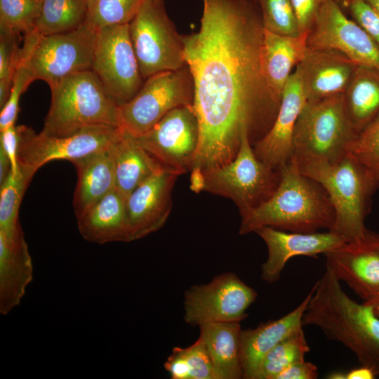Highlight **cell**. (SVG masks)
<instances>
[{"label":"cell","instance_id":"1","mask_svg":"<svg viewBox=\"0 0 379 379\" xmlns=\"http://www.w3.org/2000/svg\"><path fill=\"white\" fill-rule=\"evenodd\" d=\"M203 4L199 31L182 39L199 124L192 168L206 171L234 159L244 132L253 146L261 139L273 125L281 100L262 74L264 27L255 0Z\"/></svg>","mask_w":379,"mask_h":379},{"label":"cell","instance_id":"2","mask_svg":"<svg viewBox=\"0 0 379 379\" xmlns=\"http://www.w3.org/2000/svg\"><path fill=\"white\" fill-rule=\"evenodd\" d=\"M302 324L318 327L328 339L353 352L361 365L379 375V319L370 305L352 299L326 266L312 288Z\"/></svg>","mask_w":379,"mask_h":379},{"label":"cell","instance_id":"3","mask_svg":"<svg viewBox=\"0 0 379 379\" xmlns=\"http://www.w3.org/2000/svg\"><path fill=\"white\" fill-rule=\"evenodd\" d=\"M279 171L277 189L267 200L241 216L239 233L255 232L263 227L302 233L329 230L335 212L324 188L302 173L293 158Z\"/></svg>","mask_w":379,"mask_h":379},{"label":"cell","instance_id":"4","mask_svg":"<svg viewBox=\"0 0 379 379\" xmlns=\"http://www.w3.org/2000/svg\"><path fill=\"white\" fill-rule=\"evenodd\" d=\"M299 168L324 188L331 201L335 220L329 231L343 237L347 241L361 238L367 232L365 218L371 197L379 185L373 173L347 154L333 163L311 164Z\"/></svg>","mask_w":379,"mask_h":379},{"label":"cell","instance_id":"5","mask_svg":"<svg viewBox=\"0 0 379 379\" xmlns=\"http://www.w3.org/2000/svg\"><path fill=\"white\" fill-rule=\"evenodd\" d=\"M41 132L63 136L94 126L121 127L119 106L92 70L72 74L52 86Z\"/></svg>","mask_w":379,"mask_h":379},{"label":"cell","instance_id":"6","mask_svg":"<svg viewBox=\"0 0 379 379\" xmlns=\"http://www.w3.org/2000/svg\"><path fill=\"white\" fill-rule=\"evenodd\" d=\"M345 110L343 93L306 102L293 135V156L299 166L333 163L357 138Z\"/></svg>","mask_w":379,"mask_h":379},{"label":"cell","instance_id":"7","mask_svg":"<svg viewBox=\"0 0 379 379\" xmlns=\"http://www.w3.org/2000/svg\"><path fill=\"white\" fill-rule=\"evenodd\" d=\"M96 36L97 30L86 22L74 30L51 35L33 29L24 35L21 62L36 80L51 88L72 74L92 70Z\"/></svg>","mask_w":379,"mask_h":379},{"label":"cell","instance_id":"8","mask_svg":"<svg viewBox=\"0 0 379 379\" xmlns=\"http://www.w3.org/2000/svg\"><path fill=\"white\" fill-rule=\"evenodd\" d=\"M203 171L204 191L232 200L241 216L267 200L280 180V171L257 157L246 131L233 159Z\"/></svg>","mask_w":379,"mask_h":379},{"label":"cell","instance_id":"9","mask_svg":"<svg viewBox=\"0 0 379 379\" xmlns=\"http://www.w3.org/2000/svg\"><path fill=\"white\" fill-rule=\"evenodd\" d=\"M164 2L144 0L129 23L131 42L144 80L186 65L182 35L167 15Z\"/></svg>","mask_w":379,"mask_h":379},{"label":"cell","instance_id":"10","mask_svg":"<svg viewBox=\"0 0 379 379\" xmlns=\"http://www.w3.org/2000/svg\"><path fill=\"white\" fill-rule=\"evenodd\" d=\"M194 102V82L185 66L146 79L135 95L119 106L121 128L135 137L152 128L172 109Z\"/></svg>","mask_w":379,"mask_h":379},{"label":"cell","instance_id":"11","mask_svg":"<svg viewBox=\"0 0 379 379\" xmlns=\"http://www.w3.org/2000/svg\"><path fill=\"white\" fill-rule=\"evenodd\" d=\"M122 128L94 126L68 135L36 133L26 126H20L18 152L19 168L32 175L45 164L56 159L72 163L110 146Z\"/></svg>","mask_w":379,"mask_h":379},{"label":"cell","instance_id":"12","mask_svg":"<svg viewBox=\"0 0 379 379\" xmlns=\"http://www.w3.org/2000/svg\"><path fill=\"white\" fill-rule=\"evenodd\" d=\"M92 71L119 106L138 92L145 80L131 42L129 24L97 30Z\"/></svg>","mask_w":379,"mask_h":379},{"label":"cell","instance_id":"13","mask_svg":"<svg viewBox=\"0 0 379 379\" xmlns=\"http://www.w3.org/2000/svg\"><path fill=\"white\" fill-rule=\"evenodd\" d=\"M257 292L237 274L225 272L208 284L194 285L184 295V319L192 326L214 322H241Z\"/></svg>","mask_w":379,"mask_h":379},{"label":"cell","instance_id":"14","mask_svg":"<svg viewBox=\"0 0 379 379\" xmlns=\"http://www.w3.org/2000/svg\"><path fill=\"white\" fill-rule=\"evenodd\" d=\"M136 138L163 168L179 175L190 171L199 142V124L193 105L172 109Z\"/></svg>","mask_w":379,"mask_h":379},{"label":"cell","instance_id":"15","mask_svg":"<svg viewBox=\"0 0 379 379\" xmlns=\"http://www.w3.org/2000/svg\"><path fill=\"white\" fill-rule=\"evenodd\" d=\"M307 46L340 52L357 65L379 70V46L334 0H327L308 33Z\"/></svg>","mask_w":379,"mask_h":379},{"label":"cell","instance_id":"16","mask_svg":"<svg viewBox=\"0 0 379 379\" xmlns=\"http://www.w3.org/2000/svg\"><path fill=\"white\" fill-rule=\"evenodd\" d=\"M324 255L326 266L363 302L379 295V234L367 230L361 238L347 241Z\"/></svg>","mask_w":379,"mask_h":379},{"label":"cell","instance_id":"17","mask_svg":"<svg viewBox=\"0 0 379 379\" xmlns=\"http://www.w3.org/2000/svg\"><path fill=\"white\" fill-rule=\"evenodd\" d=\"M179 174L162 168L137 187L126 199L129 241L161 229L172 209V191Z\"/></svg>","mask_w":379,"mask_h":379},{"label":"cell","instance_id":"18","mask_svg":"<svg viewBox=\"0 0 379 379\" xmlns=\"http://www.w3.org/2000/svg\"><path fill=\"white\" fill-rule=\"evenodd\" d=\"M265 241L267 257L261 265V278L272 284L281 277L287 262L293 257L317 258L342 246L347 240L331 231L326 232H292L263 227L255 232Z\"/></svg>","mask_w":379,"mask_h":379},{"label":"cell","instance_id":"19","mask_svg":"<svg viewBox=\"0 0 379 379\" xmlns=\"http://www.w3.org/2000/svg\"><path fill=\"white\" fill-rule=\"evenodd\" d=\"M306 102L300 73L296 67L283 89L273 125L253 146L260 161L279 171L290 161L294 128Z\"/></svg>","mask_w":379,"mask_h":379},{"label":"cell","instance_id":"20","mask_svg":"<svg viewBox=\"0 0 379 379\" xmlns=\"http://www.w3.org/2000/svg\"><path fill=\"white\" fill-rule=\"evenodd\" d=\"M357 66L338 51L307 46L297 65L307 102L343 93Z\"/></svg>","mask_w":379,"mask_h":379},{"label":"cell","instance_id":"21","mask_svg":"<svg viewBox=\"0 0 379 379\" xmlns=\"http://www.w3.org/2000/svg\"><path fill=\"white\" fill-rule=\"evenodd\" d=\"M311 294L312 290L297 307L282 317L241 331L240 353L243 378L255 379L265 355L281 341L302 328V317Z\"/></svg>","mask_w":379,"mask_h":379},{"label":"cell","instance_id":"22","mask_svg":"<svg viewBox=\"0 0 379 379\" xmlns=\"http://www.w3.org/2000/svg\"><path fill=\"white\" fill-rule=\"evenodd\" d=\"M33 279V265L22 231L8 238L0 233V312L18 307Z\"/></svg>","mask_w":379,"mask_h":379},{"label":"cell","instance_id":"23","mask_svg":"<svg viewBox=\"0 0 379 379\" xmlns=\"http://www.w3.org/2000/svg\"><path fill=\"white\" fill-rule=\"evenodd\" d=\"M307 36L308 32L284 36L264 29L260 51L262 71L268 87L279 100L293 69L303 58Z\"/></svg>","mask_w":379,"mask_h":379},{"label":"cell","instance_id":"24","mask_svg":"<svg viewBox=\"0 0 379 379\" xmlns=\"http://www.w3.org/2000/svg\"><path fill=\"white\" fill-rule=\"evenodd\" d=\"M126 199L114 188L77 218L78 229L82 237L88 242L98 244L114 241L129 242Z\"/></svg>","mask_w":379,"mask_h":379},{"label":"cell","instance_id":"25","mask_svg":"<svg viewBox=\"0 0 379 379\" xmlns=\"http://www.w3.org/2000/svg\"><path fill=\"white\" fill-rule=\"evenodd\" d=\"M72 164L77 173L73 205L79 218L115 188L112 144Z\"/></svg>","mask_w":379,"mask_h":379},{"label":"cell","instance_id":"26","mask_svg":"<svg viewBox=\"0 0 379 379\" xmlns=\"http://www.w3.org/2000/svg\"><path fill=\"white\" fill-rule=\"evenodd\" d=\"M112 151L115 188L126 197L154 173L164 168L135 136L123 128L112 143Z\"/></svg>","mask_w":379,"mask_h":379},{"label":"cell","instance_id":"27","mask_svg":"<svg viewBox=\"0 0 379 379\" xmlns=\"http://www.w3.org/2000/svg\"><path fill=\"white\" fill-rule=\"evenodd\" d=\"M204 342L220 379L243 378L240 322H214L199 326Z\"/></svg>","mask_w":379,"mask_h":379},{"label":"cell","instance_id":"28","mask_svg":"<svg viewBox=\"0 0 379 379\" xmlns=\"http://www.w3.org/2000/svg\"><path fill=\"white\" fill-rule=\"evenodd\" d=\"M344 105L357 135L379 115V70L358 65L343 93Z\"/></svg>","mask_w":379,"mask_h":379},{"label":"cell","instance_id":"29","mask_svg":"<svg viewBox=\"0 0 379 379\" xmlns=\"http://www.w3.org/2000/svg\"><path fill=\"white\" fill-rule=\"evenodd\" d=\"M88 13L85 0H40L34 30L41 35L68 32L84 25Z\"/></svg>","mask_w":379,"mask_h":379},{"label":"cell","instance_id":"30","mask_svg":"<svg viewBox=\"0 0 379 379\" xmlns=\"http://www.w3.org/2000/svg\"><path fill=\"white\" fill-rule=\"evenodd\" d=\"M34 175L19 168L0 184V233L11 238L22 232L18 212L22 197Z\"/></svg>","mask_w":379,"mask_h":379},{"label":"cell","instance_id":"31","mask_svg":"<svg viewBox=\"0 0 379 379\" xmlns=\"http://www.w3.org/2000/svg\"><path fill=\"white\" fill-rule=\"evenodd\" d=\"M310 346L302 328L277 344L263 358L255 379H275L291 364L305 359Z\"/></svg>","mask_w":379,"mask_h":379},{"label":"cell","instance_id":"32","mask_svg":"<svg viewBox=\"0 0 379 379\" xmlns=\"http://www.w3.org/2000/svg\"><path fill=\"white\" fill-rule=\"evenodd\" d=\"M144 0H95L86 22L93 29L129 24Z\"/></svg>","mask_w":379,"mask_h":379},{"label":"cell","instance_id":"33","mask_svg":"<svg viewBox=\"0 0 379 379\" xmlns=\"http://www.w3.org/2000/svg\"><path fill=\"white\" fill-rule=\"evenodd\" d=\"M40 0H0V32L18 35L34 29Z\"/></svg>","mask_w":379,"mask_h":379},{"label":"cell","instance_id":"34","mask_svg":"<svg viewBox=\"0 0 379 379\" xmlns=\"http://www.w3.org/2000/svg\"><path fill=\"white\" fill-rule=\"evenodd\" d=\"M261 13L265 29L284 35L300 33L297 19L290 0H255Z\"/></svg>","mask_w":379,"mask_h":379},{"label":"cell","instance_id":"35","mask_svg":"<svg viewBox=\"0 0 379 379\" xmlns=\"http://www.w3.org/2000/svg\"><path fill=\"white\" fill-rule=\"evenodd\" d=\"M20 35L0 32V108L10 95L16 68L21 62Z\"/></svg>","mask_w":379,"mask_h":379},{"label":"cell","instance_id":"36","mask_svg":"<svg viewBox=\"0 0 379 379\" xmlns=\"http://www.w3.org/2000/svg\"><path fill=\"white\" fill-rule=\"evenodd\" d=\"M347 154L368 168L379 180V115L357 136Z\"/></svg>","mask_w":379,"mask_h":379},{"label":"cell","instance_id":"37","mask_svg":"<svg viewBox=\"0 0 379 379\" xmlns=\"http://www.w3.org/2000/svg\"><path fill=\"white\" fill-rule=\"evenodd\" d=\"M35 80L32 70L25 63L21 62L14 73L8 100L1 109L0 131L15 124L19 111L20 98L29 84Z\"/></svg>","mask_w":379,"mask_h":379},{"label":"cell","instance_id":"38","mask_svg":"<svg viewBox=\"0 0 379 379\" xmlns=\"http://www.w3.org/2000/svg\"><path fill=\"white\" fill-rule=\"evenodd\" d=\"M190 368V379H220L206 347L199 337L187 347H179Z\"/></svg>","mask_w":379,"mask_h":379},{"label":"cell","instance_id":"39","mask_svg":"<svg viewBox=\"0 0 379 379\" xmlns=\"http://www.w3.org/2000/svg\"><path fill=\"white\" fill-rule=\"evenodd\" d=\"M343 10L348 12L379 46V13L364 0H347Z\"/></svg>","mask_w":379,"mask_h":379},{"label":"cell","instance_id":"40","mask_svg":"<svg viewBox=\"0 0 379 379\" xmlns=\"http://www.w3.org/2000/svg\"><path fill=\"white\" fill-rule=\"evenodd\" d=\"M290 1L297 19L300 33H309L327 0Z\"/></svg>","mask_w":379,"mask_h":379},{"label":"cell","instance_id":"41","mask_svg":"<svg viewBox=\"0 0 379 379\" xmlns=\"http://www.w3.org/2000/svg\"><path fill=\"white\" fill-rule=\"evenodd\" d=\"M20 126L11 125L0 131V147L8 156L11 164V173L18 174L19 166L18 152L20 142Z\"/></svg>","mask_w":379,"mask_h":379},{"label":"cell","instance_id":"42","mask_svg":"<svg viewBox=\"0 0 379 379\" xmlns=\"http://www.w3.org/2000/svg\"><path fill=\"white\" fill-rule=\"evenodd\" d=\"M164 366L173 379H190V368L179 347L172 350Z\"/></svg>","mask_w":379,"mask_h":379},{"label":"cell","instance_id":"43","mask_svg":"<svg viewBox=\"0 0 379 379\" xmlns=\"http://www.w3.org/2000/svg\"><path fill=\"white\" fill-rule=\"evenodd\" d=\"M318 376V368L315 364L305 359L297 361L284 371L275 379H315Z\"/></svg>","mask_w":379,"mask_h":379},{"label":"cell","instance_id":"44","mask_svg":"<svg viewBox=\"0 0 379 379\" xmlns=\"http://www.w3.org/2000/svg\"><path fill=\"white\" fill-rule=\"evenodd\" d=\"M190 188L194 193H200L205 190L206 178L203 170L194 167L190 171Z\"/></svg>","mask_w":379,"mask_h":379},{"label":"cell","instance_id":"45","mask_svg":"<svg viewBox=\"0 0 379 379\" xmlns=\"http://www.w3.org/2000/svg\"><path fill=\"white\" fill-rule=\"evenodd\" d=\"M376 376L373 370L362 365L345 373V379H373Z\"/></svg>","mask_w":379,"mask_h":379},{"label":"cell","instance_id":"46","mask_svg":"<svg viewBox=\"0 0 379 379\" xmlns=\"http://www.w3.org/2000/svg\"><path fill=\"white\" fill-rule=\"evenodd\" d=\"M11 173V164L4 150L0 147V184L3 183Z\"/></svg>","mask_w":379,"mask_h":379},{"label":"cell","instance_id":"47","mask_svg":"<svg viewBox=\"0 0 379 379\" xmlns=\"http://www.w3.org/2000/svg\"><path fill=\"white\" fill-rule=\"evenodd\" d=\"M366 303L371 305L374 314L379 319V295Z\"/></svg>","mask_w":379,"mask_h":379},{"label":"cell","instance_id":"48","mask_svg":"<svg viewBox=\"0 0 379 379\" xmlns=\"http://www.w3.org/2000/svg\"><path fill=\"white\" fill-rule=\"evenodd\" d=\"M327 378H330V379H345V373L339 372V371L333 372V373H330L328 375Z\"/></svg>","mask_w":379,"mask_h":379},{"label":"cell","instance_id":"49","mask_svg":"<svg viewBox=\"0 0 379 379\" xmlns=\"http://www.w3.org/2000/svg\"><path fill=\"white\" fill-rule=\"evenodd\" d=\"M379 13V0H364Z\"/></svg>","mask_w":379,"mask_h":379},{"label":"cell","instance_id":"50","mask_svg":"<svg viewBox=\"0 0 379 379\" xmlns=\"http://www.w3.org/2000/svg\"><path fill=\"white\" fill-rule=\"evenodd\" d=\"M337 4L340 5V6L343 8L344 5L347 2V0H334Z\"/></svg>","mask_w":379,"mask_h":379},{"label":"cell","instance_id":"51","mask_svg":"<svg viewBox=\"0 0 379 379\" xmlns=\"http://www.w3.org/2000/svg\"><path fill=\"white\" fill-rule=\"evenodd\" d=\"M85 1L88 5V8L89 10L95 0H85Z\"/></svg>","mask_w":379,"mask_h":379},{"label":"cell","instance_id":"52","mask_svg":"<svg viewBox=\"0 0 379 379\" xmlns=\"http://www.w3.org/2000/svg\"><path fill=\"white\" fill-rule=\"evenodd\" d=\"M160 1H166V0H160Z\"/></svg>","mask_w":379,"mask_h":379}]
</instances>
